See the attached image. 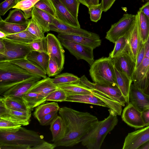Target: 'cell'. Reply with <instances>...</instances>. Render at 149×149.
<instances>
[{"label":"cell","mask_w":149,"mask_h":149,"mask_svg":"<svg viewBox=\"0 0 149 149\" xmlns=\"http://www.w3.org/2000/svg\"><path fill=\"white\" fill-rule=\"evenodd\" d=\"M8 35L5 33L0 31V38H5Z\"/></svg>","instance_id":"cell-59"},{"label":"cell","mask_w":149,"mask_h":149,"mask_svg":"<svg viewBox=\"0 0 149 149\" xmlns=\"http://www.w3.org/2000/svg\"><path fill=\"white\" fill-rule=\"evenodd\" d=\"M127 37L129 48V53L136 63L139 51L143 44L141 34L138 16L136 15L134 23L127 33Z\"/></svg>","instance_id":"cell-11"},{"label":"cell","mask_w":149,"mask_h":149,"mask_svg":"<svg viewBox=\"0 0 149 149\" xmlns=\"http://www.w3.org/2000/svg\"><path fill=\"white\" fill-rule=\"evenodd\" d=\"M40 0H23L18 2L13 8L21 9L24 13L26 17L29 19L32 17L33 8Z\"/></svg>","instance_id":"cell-39"},{"label":"cell","mask_w":149,"mask_h":149,"mask_svg":"<svg viewBox=\"0 0 149 149\" xmlns=\"http://www.w3.org/2000/svg\"><path fill=\"white\" fill-rule=\"evenodd\" d=\"M59 0L76 18L78 19L80 3L78 0Z\"/></svg>","instance_id":"cell-43"},{"label":"cell","mask_w":149,"mask_h":149,"mask_svg":"<svg viewBox=\"0 0 149 149\" xmlns=\"http://www.w3.org/2000/svg\"><path fill=\"white\" fill-rule=\"evenodd\" d=\"M42 78L36 76L23 80L5 91L2 95L3 97L23 96L39 81Z\"/></svg>","instance_id":"cell-15"},{"label":"cell","mask_w":149,"mask_h":149,"mask_svg":"<svg viewBox=\"0 0 149 149\" xmlns=\"http://www.w3.org/2000/svg\"><path fill=\"white\" fill-rule=\"evenodd\" d=\"M60 72L57 62L54 60L49 58L47 72L48 77L56 75Z\"/></svg>","instance_id":"cell-46"},{"label":"cell","mask_w":149,"mask_h":149,"mask_svg":"<svg viewBox=\"0 0 149 149\" xmlns=\"http://www.w3.org/2000/svg\"><path fill=\"white\" fill-rule=\"evenodd\" d=\"M80 82L90 88L96 95L114 111L117 115H121L122 107L125 106V100L117 86H113L98 84L90 81L85 75L80 78Z\"/></svg>","instance_id":"cell-3"},{"label":"cell","mask_w":149,"mask_h":149,"mask_svg":"<svg viewBox=\"0 0 149 149\" xmlns=\"http://www.w3.org/2000/svg\"><path fill=\"white\" fill-rule=\"evenodd\" d=\"M4 38L18 42L28 44L38 38L26 29L16 33L8 35Z\"/></svg>","instance_id":"cell-34"},{"label":"cell","mask_w":149,"mask_h":149,"mask_svg":"<svg viewBox=\"0 0 149 149\" xmlns=\"http://www.w3.org/2000/svg\"><path fill=\"white\" fill-rule=\"evenodd\" d=\"M121 118L127 125L136 129L141 128L145 127L141 111L130 102L124 108Z\"/></svg>","instance_id":"cell-14"},{"label":"cell","mask_w":149,"mask_h":149,"mask_svg":"<svg viewBox=\"0 0 149 149\" xmlns=\"http://www.w3.org/2000/svg\"><path fill=\"white\" fill-rule=\"evenodd\" d=\"M31 112H22L6 108L0 102V118L22 126L29 124Z\"/></svg>","instance_id":"cell-13"},{"label":"cell","mask_w":149,"mask_h":149,"mask_svg":"<svg viewBox=\"0 0 149 149\" xmlns=\"http://www.w3.org/2000/svg\"><path fill=\"white\" fill-rule=\"evenodd\" d=\"M56 146L53 143H51L44 141L33 147L32 149H53Z\"/></svg>","instance_id":"cell-50"},{"label":"cell","mask_w":149,"mask_h":149,"mask_svg":"<svg viewBox=\"0 0 149 149\" xmlns=\"http://www.w3.org/2000/svg\"><path fill=\"white\" fill-rule=\"evenodd\" d=\"M50 130L51 132L52 141L55 142L63 137L65 132V125L61 116H58L50 125Z\"/></svg>","instance_id":"cell-28"},{"label":"cell","mask_w":149,"mask_h":149,"mask_svg":"<svg viewBox=\"0 0 149 149\" xmlns=\"http://www.w3.org/2000/svg\"><path fill=\"white\" fill-rule=\"evenodd\" d=\"M58 111H55L46 115L38 121L40 124L42 126L50 125L58 116Z\"/></svg>","instance_id":"cell-48"},{"label":"cell","mask_w":149,"mask_h":149,"mask_svg":"<svg viewBox=\"0 0 149 149\" xmlns=\"http://www.w3.org/2000/svg\"><path fill=\"white\" fill-rule=\"evenodd\" d=\"M47 43V54L49 58L57 63L61 72L64 68V51L59 40L54 35L49 33L46 36Z\"/></svg>","instance_id":"cell-10"},{"label":"cell","mask_w":149,"mask_h":149,"mask_svg":"<svg viewBox=\"0 0 149 149\" xmlns=\"http://www.w3.org/2000/svg\"><path fill=\"white\" fill-rule=\"evenodd\" d=\"M28 23L18 24L8 22L3 20L0 16V31L5 33L8 35L16 33L26 30Z\"/></svg>","instance_id":"cell-33"},{"label":"cell","mask_w":149,"mask_h":149,"mask_svg":"<svg viewBox=\"0 0 149 149\" xmlns=\"http://www.w3.org/2000/svg\"><path fill=\"white\" fill-rule=\"evenodd\" d=\"M26 29L38 38L45 37V31L32 18L30 19Z\"/></svg>","instance_id":"cell-42"},{"label":"cell","mask_w":149,"mask_h":149,"mask_svg":"<svg viewBox=\"0 0 149 149\" xmlns=\"http://www.w3.org/2000/svg\"><path fill=\"white\" fill-rule=\"evenodd\" d=\"M149 141V125L129 133L125 139L123 149H138Z\"/></svg>","instance_id":"cell-12"},{"label":"cell","mask_w":149,"mask_h":149,"mask_svg":"<svg viewBox=\"0 0 149 149\" xmlns=\"http://www.w3.org/2000/svg\"><path fill=\"white\" fill-rule=\"evenodd\" d=\"M137 14L141 37L144 43L147 40L149 34V19L139 11H138Z\"/></svg>","instance_id":"cell-37"},{"label":"cell","mask_w":149,"mask_h":149,"mask_svg":"<svg viewBox=\"0 0 149 149\" xmlns=\"http://www.w3.org/2000/svg\"><path fill=\"white\" fill-rule=\"evenodd\" d=\"M55 17L45 11L33 6L31 18L42 28L45 32L49 31V25Z\"/></svg>","instance_id":"cell-25"},{"label":"cell","mask_w":149,"mask_h":149,"mask_svg":"<svg viewBox=\"0 0 149 149\" xmlns=\"http://www.w3.org/2000/svg\"><path fill=\"white\" fill-rule=\"evenodd\" d=\"M139 11L143 13L149 19V1L147 2L141 7Z\"/></svg>","instance_id":"cell-54"},{"label":"cell","mask_w":149,"mask_h":149,"mask_svg":"<svg viewBox=\"0 0 149 149\" xmlns=\"http://www.w3.org/2000/svg\"><path fill=\"white\" fill-rule=\"evenodd\" d=\"M18 0H5L0 4V15H4L10 9L17 3Z\"/></svg>","instance_id":"cell-47"},{"label":"cell","mask_w":149,"mask_h":149,"mask_svg":"<svg viewBox=\"0 0 149 149\" xmlns=\"http://www.w3.org/2000/svg\"><path fill=\"white\" fill-rule=\"evenodd\" d=\"M113 50L109 54V57L113 59L126 52L129 53V48L127 33L119 38L115 43Z\"/></svg>","instance_id":"cell-31"},{"label":"cell","mask_w":149,"mask_h":149,"mask_svg":"<svg viewBox=\"0 0 149 149\" xmlns=\"http://www.w3.org/2000/svg\"><path fill=\"white\" fill-rule=\"evenodd\" d=\"M144 54L145 50L143 44L141 48L139 51L136 57L135 69L137 68L141 63L144 58Z\"/></svg>","instance_id":"cell-52"},{"label":"cell","mask_w":149,"mask_h":149,"mask_svg":"<svg viewBox=\"0 0 149 149\" xmlns=\"http://www.w3.org/2000/svg\"><path fill=\"white\" fill-rule=\"evenodd\" d=\"M89 72L94 83L101 85L117 86L113 63L112 59L109 57H103L94 61L91 65Z\"/></svg>","instance_id":"cell-6"},{"label":"cell","mask_w":149,"mask_h":149,"mask_svg":"<svg viewBox=\"0 0 149 149\" xmlns=\"http://www.w3.org/2000/svg\"><path fill=\"white\" fill-rule=\"evenodd\" d=\"M89 13L91 20L96 22L100 19L103 12L101 3L98 4L92 5L88 8Z\"/></svg>","instance_id":"cell-44"},{"label":"cell","mask_w":149,"mask_h":149,"mask_svg":"<svg viewBox=\"0 0 149 149\" xmlns=\"http://www.w3.org/2000/svg\"><path fill=\"white\" fill-rule=\"evenodd\" d=\"M80 3L88 8L92 5L91 0H78Z\"/></svg>","instance_id":"cell-55"},{"label":"cell","mask_w":149,"mask_h":149,"mask_svg":"<svg viewBox=\"0 0 149 149\" xmlns=\"http://www.w3.org/2000/svg\"><path fill=\"white\" fill-rule=\"evenodd\" d=\"M22 0H18V2L19 1H22Z\"/></svg>","instance_id":"cell-62"},{"label":"cell","mask_w":149,"mask_h":149,"mask_svg":"<svg viewBox=\"0 0 149 149\" xmlns=\"http://www.w3.org/2000/svg\"><path fill=\"white\" fill-rule=\"evenodd\" d=\"M1 39L5 48L3 52L0 53V62L26 58L32 51L29 44L18 42L5 38Z\"/></svg>","instance_id":"cell-7"},{"label":"cell","mask_w":149,"mask_h":149,"mask_svg":"<svg viewBox=\"0 0 149 149\" xmlns=\"http://www.w3.org/2000/svg\"><path fill=\"white\" fill-rule=\"evenodd\" d=\"M51 1L55 8L56 18L60 21L74 28H81L78 19L76 18L59 0Z\"/></svg>","instance_id":"cell-18"},{"label":"cell","mask_w":149,"mask_h":149,"mask_svg":"<svg viewBox=\"0 0 149 149\" xmlns=\"http://www.w3.org/2000/svg\"><path fill=\"white\" fill-rule=\"evenodd\" d=\"M57 88V86L52 82V79L47 77L38 81L28 92L38 93L46 98Z\"/></svg>","instance_id":"cell-23"},{"label":"cell","mask_w":149,"mask_h":149,"mask_svg":"<svg viewBox=\"0 0 149 149\" xmlns=\"http://www.w3.org/2000/svg\"><path fill=\"white\" fill-rule=\"evenodd\" d=\"M112 60L114 66L116 69L133 80L132 76L135 69L136 63L129 54L128 52L124 53Z\"/></svg>","instance_id":"cell-17"},{"label":"cell","mask_w":149,"mask_h":149,"mask_svg":"<svg viewBox=\"0 0 149 149\" xmlns=\"http://www.w3.org/2000/svg\"><path fill=\"white\" fill-rule=\"evenodd\" d=\"M37 132L20 126L0 130V149H32L45 141Z\"/></svg>","instance_id":"cell-2"},{"label":"cell","mask_w":149,"mask_h":149,"mask_svg":"<svg viewBox=\"0 0 149 149\" xmlns=\"http://www.w3.org/2000/svg\"><path fill=\"white\" fill-rule=\"evenodd\" d=\"M58 113L64 121L65 132L62 139L54 143L56 147H72L79 143L98 121L89 113L66 107L60 108Z\"/></svg>","instance_id":"cell-1"},{"label":"cell","mask_w":149,"mask_h":149,"mask_svg":"<svg viewBox=\"0 0 149 149\" xmlns=\"http://www.w3.org/2000/svg\"><path fill=\"white\" fill-rule=\"evenodd\" d=\"M116 82L127 104L130 103L129 95L130 87L133 80L126 74L118 70L114 66Z\"/></svg>","instance_id":"cell-21"},{"label":"cell","mask_w":149,"mask_h":149,"mask_svg":"<svg viewBox=\"0 0 149 149\" xmlns=\"http://www.w3.org/2000/svg\"><path fill=\"white\" fill-rule=\"evenodd\" d=\"M143 91L144 94L149 96V80L146 87Z\"/></svg>","instance_id":"cell-58"},{"label":"cell","mask_w":149,"mask_h":149,"mask_svg":"<svg viewBox=\"0 0 149 149\" xmlns=\"http://www.w3.org/2000/svg\"><path fill=\"white\" fill-rule=\"evenodd\" d=\"M92 5H97L99 4V0H91Z\"/></svg>","instance_id":"cell-60"},{"label":"cell","mask_w":149,"mask_h":149,"mask_svg":"<svg viewBox=\"0 0 149 149\" xmlns=\"http://www.w3.org/2000/svg\"><path fill=\"white\" fill-rule=\"evenodd\" d=\"M27 107L32 111L33 109L46 101L45 97L42 95L35 92H28L22 97Z\"/></svg>","instance_id":"cell-32"},{"label":"cell","mask_w":149,"mask_h":149,"mask_svg":"<svg viewBox=\"0 0 149 149\" xmlns=\"http://www.w3.org/2000/svg\"><path fill=\"white\" fill-rule=\"evenodd\" d=\"M60 108L58 104L55 102L42 104L36 107L33 115L39 121L46 115L52 112L59 111Z\"/></svg>","instance_id":"cell-30"},{"label":"cell","mask_w":149,"mask_h":149,"mask_svg":"<svg viewBox=\"0 0 149 149\" xmlns=\"http://www.w3.org/2000/svg\"><path fill=\"white\" fill-rule=\"evenodd\" d=\"M50 31L59 33L75 34L89 37L93 32L80 28H74L66 25L55 17L49 26Z\"/></svg>","instance_id":"cell-19"},{"label":"cell","mask_w":149,"mask_h":149,"mask_svg":"<svg viewBox=\"0 0 149 149\" xmlns=\"http://www.w3.org/2000/svg\"><path fill=\"white\" fill-rule=\"evenodd\" d=\"M130 102L141 111L144 107L149 105V96L136 87L131 84L129 95Z\"/></svg>","instance_id":"cell-20"},{"label":"cell","mask_w":149,"mask_h":149,"mask_svg":"<svg viewBox=\"0 0 149 149\" xmlns=\"http://www.w3.org/2000/svg\"><path fill=\"white\" fill-rule=\"evenodd\" d=\"M5 45L2 39L0 38V53L3 52L5 50Z\"/></svg>","instance_id":"cell-56"},{"label":"cell","mask_w":149,"mask_h":149,"mask_svg":"<svg viewBox=\"0 0 149 149\" xmlns=\"http://www.w3.org/2000/svg\"><path fill=\"white\" fill-rule=\"evenodd\" d=\"M141 0L143 2H147L148 1H149V0Z\"/></svg>","instance_id":"cell-61"},{"label":"cell","mask_w":149,"mask_h":149,"mask_svg":"<svg viewBox=\"0 0 149 149\" xmlns=\"http://www.w3.org/2000/svg\"><path fill=\"white\" fill-rule=\"evenodd\" d=\"M26 58L37 64L47 73L49 59L47 53L31 51L27 56Z\"/></svg>","instance_id":"cell-29"},{"label":"cell","mask_w":149,"mask_h":149,"mask_svg":"<svg viewBox=\"0 0 149 149\" xmlns=\"http://www.w3.org/2000/svg\"><path fill=\"white\" fill-rule=\"evenodd\" d=\"M34 6L56 18L55 8L51 0H40Z\"/></svg>","instance_id":"cell-40"},{"label":"cell","mask_w":149,"mask_h":149,"mask_svg":"<svg viewBox=\"0 0 149 149\" xmlns=\"http://www.w3.org/2000/svg\"><path fill=\"white\" fill-rule=\"evenodd\" d=\"M57 37L59 40H69L93 49L100 46L101 43V40L99 35L94 33L89 37L75 34L59 33Z\"/></svg>","instance_id":"cell-16"},{"label":"cell","mask_w":149,"mask_h":149,"mask_svg":"<svg viewBox=\"0 0 149 149\" xmlns=\"http://www.w3.org/2000/svg\"><path fill=\"white\" fill-rule=\"evenodd\" d=\"M19 65L26 71L42 78L47 77V73L38 65L26 58L8 61Z\"/></svg>","instance_id":"cell-26"},{"label":"cell","mask_w":149,"mask_h":149,"mask_svg":"<svg viewBox=\"0 0 149 149\" xmlns=\"http://www.w3.org/2000/svg\"><path fill=\"white\" fill-rule=\"evenodd\" d=\"M0 102L6 108L22 112L32 111L27 107L22 97H2L0 98Z\"/></svg>","instance_id":"cell-24"},{"label":"cell","mask_w":149,"mask_h":149,"mask_svg":"<svg viewBox=\"0 0 149 149\" xmlns=\"http://www.w3.org/2000/svg\"><path fill=\"white\" fill-rule=\"evenodd\" d=\"M59 40L62 45L77 60H84L91 65L94 62L93 48L69 40Z\"/></svg>","instance_id":"cell-9"},{"label":"cell","mask_w":149,"mask_h":149,"mask_svg":"<svg viewBox=\"0 0 149 149\" xmlns=\"http://www.w3.org/2000/svg\"><path fill=\"white\" fill-rule=\"evenodd\" d=\"M143 45L145 50L144 57L141 63L136 69L142 74L149 77V34Z\"/></svg>","instance_id":"cell-38"},{"label":"cell","mask_w":149,"mask_h":149,"mask_svg":"<svg viewBox=\"0 0 149 149\" xmlns=\"http://www.w3.org/2000/svg\"><path fill=\"white\" fill-rule=\"evenodd\" d=\"M29 44L32 51L47 53V43L46 37L38 38Z\"/></svg>","instance_id":"cell-41"},{"label":"cell","mask_w":149,"mask_h":149,"mask_svg":"<svg viewBox=\"0 0 149 149\" xmlns=\"http://www.w3.org/2000/svg\"><path fill=\"white\" fill-rule=\"evenodd\" d=\"M136 15L124 14L117 22L111 25L107 32L105 38L115 43L120 37L125 34L134 22Z\"/></svg>","instance_id":"cell-8"},{"label":"cell","mask_w":149,"mask_h":149,"mask_svg":"<svg viewBox=\"0 0 149 149\" xmlns=\"http://www.w3.org/2000/svg\"><path fill=\"white\" fill-rule=\"evenodd\" d=\"M22 125L0 118V130H8L19 127Z\"/></svg>","instance_id":"cell-49"},{"label":"cell","mask_w":149,"mask_h":149,"mask_svg":"<svg viewBox=\"0 0 149 149\" xmlns=\"http://www.w3.org/2000/svg\"><path fill=\"white\" fill-rule=\"evenodd\" d=\"M138 149H149V141L142 145Z\"/></svg>","instance_id":"cell-57"},{"label":"cell","mask_w":149,"mask_h":149,"mask_svg":"<svg viewBox=\"0 0 149 149\" xmlns=\"http://www.w3.org/2000/svg\"><path fill=\"white\" fill-rule=\"evenodd\" d=\"M56 86L58 88L65 91L67 95H76L92 93L90 88L80 82Z\"/></svg>","instance_id":"cell-27"},{"label":"cell","mask_w":149,"mask_h":149,"mask_svg":"<svg viewBox=\"0 0 149 149\" xmlns=\"http://www.w3.org/2000/svg\"><path fill=\"white\" fill-rule=\"evenodd\" d=\"M141 112L145 126L149 125V105L145 106Z\"/></svg>","instance_id":"cell-51"},{"label":"cell","mask_w":149,"mask_h":149,"mask_svg":"<svg viewBox=\"0 0 149 149\" xmlns=\"http://www.w3.org/2000/svg\"><path fill=\"white\" fill-rule=\"evenodd\" d=\"M116 0H102L103 12H106L112 6Z\"/></svg>","instance_id":"cell-53"},{"label":"cell","mask_w":149,"mask_h":149,"mask_svg":"<svg viewBox=\"0 0 149 149\" xmlns=\"http://www.w3.org/2000/svg\"><path fill=\"white\" fill-rule=\"evenodd\" d=\"M30 19L26 17L22 10L16 8L10 11L8 16L4 20L8 22L23 24L28 23Z\"/></svg>","instance_id":"cell-35"},{"label":"cell","mask_w":149,"mask_h":149,"mask_svg":"<svg viewBox=\"0 0 149 149\" xmlns=\"http://www.w3.org/2000/svg\"><path fill=\"white\" fill-rule=\"evenodd\" d=\"M65 101L89 104L109 108L105 102L92 93L67 95Z\"/></svg>","instance_id":"cell-22"},{"label":"cell","mask_w":149,"mask_h":149,"mask_svg":"<svg viewBox=\"0 0 149 149\" xmlns=\"http://www.w3.org/2000/svg\"><path fill=\"white\" fill-rule=\"evenodd\" d=\"M37 76L9 61L0 62V94L21 81Z\"/></svg>","instance_id":"cell-5"},{"label":"cell","mask_w":149,"mask_h":149,"mask_svg":"<svg viewBox=\"0 0 149 149\" xmlns=\"http://www.w3.org/2000/svg\"><path fill=\"white\" fill-rule=\"evenodd\" d=\"M109 116L98 121L95 126L81 140L80 142L88 149H100L104 139L118 124L117 115L109 109Z\"/></svg>","instance_id":"cell-4"},{"label":"cell","mask_w":149,"mask_h":149,"mask_svg":"<svg viewBox=\"0 0 149 149\" xmlns=\"http://www.w3.org/2000/svg\"><path fill=\"white\" fill-rule=\"evenodd\" d=\"M80 80V78L68 73L57 75L54 78L52 79V82L56 86L79 82Z\"/></svg>","instance_id":"cell-36"},{"label":"cell","mask_w":149,"mask_h":149,"mask_svg":"<svg viewBox=\"0 0 149 149\" xmlns=\"http://www.w3.org/2000/svg\"><path fill=\"white\" fill-rule=\"evenodd\" d=\"M67 95L62 90L58 88L49 94L46 98V101L56 102L65 101Z\"/></svg>","instance_id":"cell-45"}]
</instances>
